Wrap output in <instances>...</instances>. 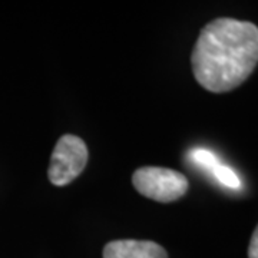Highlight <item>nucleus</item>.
<instances>
[{
    "instance_id": "4",
    "label": "nucleus",
    "mask_w": 258,
    "mask_h": 258,
    "mask_svg": "<svg viewBox=\"0 0 258 258\" xmlns=\"http://www.w3.org/2000/svg\"><path fill=\"white\" fill-rule=\"evenodd\" d=\"M103 258H168V254L152 241L119 240L105 245Z\"/></svg>"
},
{
    "instance_id": "2",
    "label": "nucleus",
    "mask_w": 258,
    "mask_h": 258,
    "mask_svg": "<svg viewBox=\"0 0 258 258\" xmlns=\"http://www.w3.org/2000/svg\"><path fill=\"white\" fill-rule=\"evenodd\" d=\"M135 189L158 203H172L188 191V179L175 169L161 166H144L132 175Z\"/></svg>"
},
{
    "instance_id": "1",
    "label": "nucleus",
    "mask_w": 258,
    "mask_h": 258,
    "mask_svg": "<svg viewBox=\"0 0 258 258\" xmlns=\"http://www.w3.org/2000/svg\"><path fill=\"white\" fill-rule=\"evenodd\" d=\"M258 63V28L235 19L212 20L201 30L191 55L192 72L204 89L222 93L238 88Z\"/></svg>"
},
{
    "instance_id": "7",
    "label": "nucleus",
    "mask_w": 258,
    "mask_h": 258,
    "mask_svg": "<svg viewBox=\"0 0 258 258\" xmlns=\"http://www.w3.org/2000/svg\"><path fill=\"white\" fill-rule=\"evenodd\" d=\"M248 257L258 258V225L257 228H255V231L252 232V237H251V241H249Z\"/></svg>"
},
{
    "instance_id": "6",
    "label": "nucleus",
    "mask_w": 258,
    "mask_h": 258,
    "mask_svg": "<svg viewBox=\"0 0 258 258\" xmlns=\"http://www.w3.org/2000/svg\"><path fill=\"white\" fill-rule=\"evenodd\" d=\"M189 155H191V158H192L194 161H195L198 165H201L203 168L210 169L211 172H212V169L220 164V162H218V159H217V157H215L212 152L207 151V149H194Z\"/></svg>"
},
{
    "instance_id": "3",
    "label": "nucleus",
    "mask_w": 258,
    "mask_h": 258,
    "mask_svg": "<svg viewBox=\"0 0 258 258\" xmlns=\"http://www.w3.org/2000/svg\"><path fill=\"white\" fill-rule=\"evenodd\" d=\"M88 162V148L82 139L75 135H63L56 142L47 169L49 179L53 185L71 184L81 175Z\"/></svg>"
},
{
    "instance_id": "5",
    "label": "nucleus",
    "mask_w": 258,
    "mask_h": 258,
    "mask_svg": "<svg viewBox=\"0 0 258 258\" xmlns=\"http://www.w3.org/2000/svg\"><path fill=\"white\" fill-rule=\"evenodd\" d=\"M212 174L215 175V178L221 182L222 185L228 186V188H232V189H237L241 186V181L238 175L228 168L227 165H222V164H218L212 169Z\"/></svg>"
}]
</instances>
